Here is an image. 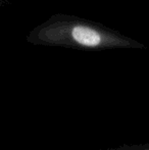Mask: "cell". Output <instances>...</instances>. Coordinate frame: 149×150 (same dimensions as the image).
<instances>
[{"label":"cell","mask_w":149,"mask_h":150,"mask_svg":"<svg viewBox=\"0 0 149 150\" xmlns=\"http://www.w3.org/2000/svg\"><path fill=\"white\" fill-rule=\"evenodd\" d=\"M10 1H12V0H0V5H1V4H7V3H9Z\"/></svg>","instance_id":"7a4b0ae2"},{"label":"cell","mask_w":149,"mask_h":150,"mask_svg":"<svg viewBox=\"0 0 149 150\" xmlns=\"http://www.w3.org/2000/svg\"><path fill=\"white\" fill-rule=\"evenodd\" d=\"M29 44L82 50L144 49L140 41L93 21L70 14H53L26 37Z\"/></svg>","instance_id":"6da1fadb"}]
</instances>
